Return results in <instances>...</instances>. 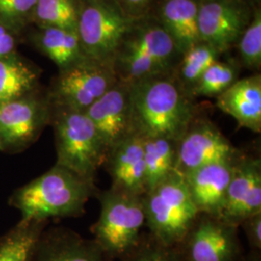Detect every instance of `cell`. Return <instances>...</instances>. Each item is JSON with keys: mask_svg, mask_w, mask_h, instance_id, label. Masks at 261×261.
Segmentation results:
<instances>
[{"mask_svg": "<svg viewBox=\"0 0 261 261\" xmlns=\"http://www.w3.org/2000/svg\"><path fill=\"white\" fill-rule=\"evenodd\" d=\"M130 94L135 129L141 138L178 140L198 113L196 99L174 73L130 84Z\"/></svg>", "mask_w": 261, "mask_h": 261, "instance_id": "6da1fadb", "label": "cell"}, {"mask_svg": "<svg viewBox=\"0 0 261 261\" xmlns=\"http://www.w3.org/2000/svg\"><path fill=\"white\" fill-rule=\"evenodd\" d=\"M182 54L156 16L133 20L116 47L112 63L118 81L134 84L175 72Z\"/></svg>", "mask_w": 261, "mask_h": 261, "instance_id": "7a4b0ae2", "label": "cell"}, {"mask_svg": "<svg viewBox=\"0 0 261 261\" xmlns=\"http://www.w3.org/2000/svg\"><path fill=\"white\" fill-rule=\"evenodd\" d=\"M98 190L94 181L56 164L41 176L17 189L9 199L22 220L48 221L79 217Z\"/></svg>", "mask_w": 261, "mask_h": 261, "instance_id": "3957f363", "label": "cell"}, {"mask_svg": "<svg viewBox=\"0 0 261 261\" xmlns=\"http://www.w3.org/2000/svg\"><path fill=\"white\" fill-rule=\"evenodd\" d=\"M56 164L94 181L107 153L103 142L85 112L51 107Z\"/></svg>", "mask_w": 261, "mask_h": 261, "instance_id": "277c9868", "label": "cell"}, {"mask_svg": "<svg viewBox=\"0 0 261 261\" xmlns=\"http://www.w3.org/2000/svg\"><path fill=\"white\" fill-rule=\"evenodd\" d=\"M97 196L101 211L92 226L93 240L111 259L121 260L137 247L142 235L145 224L142 196L112 188L98 192Z\"/></svg>", "mask_w": 261, "mask_h": 261, "instance_id": "5b68a950", "label": "cell"}, {"mask_svg": "<svg viewBox=\"0 0 261 261\" xmlns=\"http://www.w3.org/2000/svg\"><path fill=\"white\" fill-rule=\"evenodd\" d=\"M149 234L168 247H178L199 215L184 178L172 173L142 196Z\"/></svg>", "mask_w": 261, "mask_h": 261, "instance_id": "8992f818", "label": "cell"}, {"mask_svg": "<svg viewBox=\"0 0 261 261\" xmlns=\"http://www.w3.org/2000/svg\"><path fill=\"white\" fill-rule=\"evenodd\" d=\"M116 0H84L76 32L85 56L112 62V56L133 20Z\"/></svg>", "mask_w": 261, "mask_h": 261, "instance_id": "52a82bcc", "label": "cell"}, {"mask_svg": "<svg viewBox=\"0 0 261 261\" xmlns=\"http://www.w3.org/2000/svg\"><path fill=\"white\" fill-rule=\"evenodd\" d=\"M118 82L112 62L84 57L61 70L51 92V107L85 112Z\"/></svg>", "mask_w": 261, "mask_h": 261, "instance_id": "ba28073f", "label": "cell"}, {"mask_svg": "<svg viewBox=\"0 0 261 261\" xmlns=\"http://www.w3.org/2000/svg\"><path fill=\"white\" fill-rule=\"evenodd\" d=\"M240 151L214 122L197 113L177 140L174 172L185 177L192 171L206 165L233 160Z\"/></svg>", "mask_w": 261, "mask_h": 261, "instance_id": "9c48e42d", "label": "cell"}, {"mask_svg": "<svg viewBox=\"0 0 261 261\" xmlns=\"http://www.w3.org/2000/svg\"><path fill=\"white\" fill-rule=\"evenodd\" d=\"M238 228L221 217L199 214L176 248L185 261H240Z\"/></svg>", "mask_w": 261, "mask_h": 261, "instance_id": "30bf717a", "label": "cell"}, {"mask_svg": "<svg viewBox=\"0 0 261 261\" xmlns=\"http://www.w3.org/2000/svg\"><path fill=\"white\" fill-rule=\"evenodd\" d=\"M253 11L244 0L199 1L200 42L224 54L236 46L252 20Z\"/></svg>", "mask_w": 261, "mask_h": 261, "instance_id": "8fae6325", "label": "cell"}, {"mask_svg": "<svg viewBox=\"0 0 261 261\" xmlns=\"http://www.w3.org/2000/svg\"><path fill=\"white\" fill-rule=\"evenodd\" d=\"M50 108L28 94L0 106V151L19 153L32 145L50 123Z\"/></svg>", "mask_w": 261, "mask_h": 261, "instance_id": "7c38bea8", "label": "cell"}, {"mask_svg": "<svg viewBox=\"0 0 261 261\" xmlns=\"http://www.w3.org/2000/svg\"><path fill=\"white\" fill-rule=\"evenodd\" d=\"M85 113L97 130L107 156L123 141L138 136L133 118L129 84L118 81Z\"/></svg>", "mask_w": 261, "mask_h": 261, "instance_id": "4fadbf2b", "label": "cell"}, {"mask_svg": "<svg viewBox=\"0 0 261 261\" xmlns=\"http://www.w3.org/2000/svg\"><path fill=\"white\" fill-rule=\"evenodd\" d=\"M261 212V159L243 151L234 163L221 218L239 227L243 221Z\"/></svg>", "mask_w": 261, "mask_h": 261, "instance_id": "5bb4252c", "label": "cell"}, {"mask_svg": "<svg viewBox=\"0 0 261 261\" xmlns=\"http://www.w3.org/2000/svg\"><path fill=\"white\" fill-rule=\"evenodd\" d=\"M237 157L206 165L183 177L199 214L222 216Z\"/></svg>", "mask_w": 261, "mask_h": 261, "instance_id": "9a60e30c", "label": "cell"}, {"mask_svg": "<svg viewBox=\"0 0 261 261\" xmlns=\"http://www.w3.org/2000/svg\"><path fill=\"white\" fill-rule=\"evenodd\" d=\"M29 261H113L93 239L68 228H50L39 237Z\"/></svg>", "mask_w": 261, "mask_h": 261, "instance_id": "2e32d148", "label": "cell"}, {"mask_svg": "<svg viewBox=\"0 0 261 261\" xmlns=\"http://www.w3.org/2000/svg\"><path fill=\"white\" fill-rule=\"evenodd\" d=\"M103 166L112 178V189L133 196L146 194L143 140L134 136L108 154Z\"/></svg>", "mask_w": 261, "mask_h": 261, "instance_id": "e0dca14e", "label": "cell"}, {"mask_svg": "<svg viewBox=\"0 0 261 261\" xmlns=\"http://www.w3.org/2000/svg\"><path fill=\"white\" fill-rule=\"evenodd\" d=\"M217 108L236 120L240 128L261 133V75L238 79L216 98Z\"/></svg>", "mask_w": 261, "mask_h": 261, "instance_id": "ac0fdd59", "label": "cell"}, {"mask_svg": "<svg viewBox=\"0 0 261 261\" xmlns=\"http://www.w3.org/2000/svg\"><path fill=\"white\" fill-rule=\"evenodd\" d=\"M199 0H164L156 18L183 55L200 42L198 31Z\"/></svg>", "mask_w": 261, "mask_h": 261, "instance_id": "d6986e66", "label": "cell"}, {"mask_svg": "<svg viewBox=\"0 0 261 261\" xmlns=\"http://www.w3.org/2000/svg\"><path fill=\"white\" fill-rule=\"evenodd\" d=\"M146 193L174 173L177 140L168 138H142Z\"/></svg>", "mask_w": 261, "mask_h": 261, "instance_id": "ffe728a7", "label": "cell"}, {"mask_svg": "<svg viewBox=\"0 0 261 261\" xmlns=\"http://www.w3.org/2000/svg\"><path fill=\"white\" fill-rule=\"evenodd\" d=\"M47 221L20 220L0 237V261H29L35 244L46 229Z\"/></svg>", "mask_w": 261, "mask_h": 261, "instance_id": "44dd1931", "label": "cell"}, {"mask_svg": "<svg viewBox=\"0 0 261 261\" xmlns=\"http://www.w3.org/2000/svg\"><path fill=\"white\" fill-rule=\"evenodd\" d=\"M40 45L44 53L61 70L86 57L75 30L45 28L40 37Z\"/></svg>", "mask_w": 261, "mask_h": 261, "instance_id": "7402d4cb", "label": "cell"}, {"mask_svg": "<svg viewBox=\"0 0 261 261\" xmlns=\"http://www.w3.org/2000/svg\"><path fill=\"white\" fill-rule=\"evenodd\" d=\"M36 73L21 62L0 58V106L33 91Z\"/></svg>", "mask_w": 261, "mask_h": 261, "instance_id": "603a6c76", "label": "cell"}, {"mask_svg": "<svg viewBox=\"0 0 261 261\" xmlns=\"http://www.w3.org/2000/svg\"><path fill=\"white\" fill-rule=\"evenodd\" d=\"M222 54L214 47L199 42L181 56L174 75L189 93L206 70L219 60Z\"/></svg>", "mask_w": 261, "mask_h": 261, "instance_id": "cb8c5ba5", "label": "cell"}, {"mask_svg": "<svg viewBox=\"0 0 261 261\" xmlns=\"http://www.w3.org/2000/svg\"><path fill=\"white\" fill-rule=\"evenodd\" d=\"M241 65L235 60H217L199 77L191 90V95L198 97L217 98L239 79Z\"/></svg>", "mask_w": 261, "mask_h": 261, "instance_id": "d4e9b609", "label": "cell"}, {"mask_svg": "<svg viewBox=\"0 0 261 261\" xmlns=\"http://www.w3.org/2000/svg\"><path fill=\"white\" fill-rule=\"evenodd\" d=\"M80 6H76L74 0H38L34 9L37 19L45 28L76 31Z\"/></svg>", "mask_w": 261, "mask_h": 261, "instance_id": "484cf974", "label": "cell"}, {"mask_svg": "<svg viewBox=\"0 0 261 261\" xmlns=\"http://www.w3.org/2000/svg\"><path fill=\"white\" fill-rule=\"evenodd\" d=\"M240 65L252 71L261 68V8L253 11L252 20L236 44Z\"/></svg>", "mask_w": 261, "mask_h": 261, "instance_id": "4316f807", "label": "cell"}, {"mask_svg": "<svg viewBox=\"0 0 261 261\" xmlns=\"http://www.w3.org/2000/svg\"><path fill=\"white\" fill-rule=\"evenodd\" d=\"M120 261H185L176 247H168L149 233L142 234L137 247Z\"/></svg>", "mask_w": 261, "mask_h": 261, "instance_id": "83f0119b", "label": "cell"}, {"mask_svg": "<svg viewBox=\"0 0 261 261\" xmlns=\"http://www.w3.org/2000/svg\"><path fill=\"white\" fill-rule=\"evenodd\" d=\"M38 0H0V16L16 19L35 8Z\"/></svg>", "mask_w": 261, "mask_h": 261, "instance_id": "f1b7e54d", "label": "cell"}, {"mask_svg": "<svg viewBox=\"0 0 261 261\" xmlns=\"http://www.w3.org/2000/svg\"><path fill=\"white\" fill-rule=\"evenodd\" d=\"M239 226H242L243 230L252 251L260 252L261 212L246 218Z\"/></svg>", "mask_w": 261, "mask_h": 261, "instance_id": "f546056e", "label": "cell"}, {"mask_svg": "<svg viewBox=\"0 0 261 261\" xmlns=\"http://www.w3.org/2000/svg\"><path fill=\"white\" fill-rule=\"evenodd\" d=\"M123 11L132 19H140L149 15L155 0H116Z\"/></svg>", "mask_w": 261, "mask_h": 261, "instance_id": "4dcf8cb0", "label": "cell"}, {"mask_svg": "<svg viewBox=\"0 0 261 261\" xmlns=\"http://www.w3.org/2000/svg\"><path fill=\"white\" fill-rule=\"evenodd\" d=\"M14 47V39L6 29L0 25V58L11 53Z\"/></svg>", "mask_w": 261, "mask_h": 261, "instance_id": "1f68e13d", "label": "cell"}, {"mask_svg": "<svg viewBox=\"0 0 261 261\" xmlns=\"http://www.w3.org/2000/svg\"><path fill=\"white\" fill-rule=\"evenodd\" d=\"M240 261H261L260 252L257 251H252L250 254L244 256Z\"/></svg>", "mask_w": 261, "mask_h": 261, "instance_id": "d6a6232c", "label": "cell"}, {"mask_svg": "<svg viewBox=\"0 0 261 261\" xmlns=\"http://www.w3.org/2000/svg\"><path fill=\"white\" fill-rule=\"evenodd\" d=\"M252 10L260 9L261 0H244Z\"/></svg>", "mask_w": 261, "mask_h": 261, "instance_id": "836d02e7", "label": "cell"}, {"mask_svg": "<svg viewBox=\"0 0 261 261\" xmlns=\"http://www.w3.org/2000/svg\"><path fill=\"white\" fill-rule=\"evenodd\" d=\"M199 1H209V0H199Z\"/></svg>", "mask_w": 261, "mask_h": 261, "instance_id": "e575fe53", "label": "cell"}]
</instances>
